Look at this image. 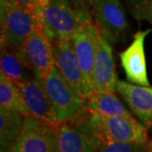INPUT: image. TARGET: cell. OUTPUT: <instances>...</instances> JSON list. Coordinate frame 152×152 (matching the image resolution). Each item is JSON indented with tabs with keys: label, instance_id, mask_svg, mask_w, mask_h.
<instances>
[{
	"label": "cell",
	"instance_id": "cell-2",
	"mask_svg": "<svg viewBox=\"0 0 152 152\" xmlns=\"http://www.w3.org/2000/svg\"><path fill=\"white\" fill-rule=\"evenodd\" d=\"M73 121L86 134L88 142L97 139L145 145L149 140L146 127L133 117L104 116L88 109L87 115L84 116L82 110Z\"/></svg>",
	"mask_w": 152,
	"mask_h": 152
},
{
	"label": "cell",
	"instance_id": "cell-22",
	"mask_svg": "<svg viewBox=\"0 0 152 152\" xmlns=\"http://www.w3.org/2000/svg\"><path fill=\"white\" fill-rule=\"evenodd\" d=\"M72 1H74L77 4L82 6L84 8H86V9L89 10L90 8L92 7L93 2L95 0H72Z\"/></svg>",
	"mask_w": 152,
	"mask_h": 152
},
{
	"label": "cell",
	"instance_id": "cell-16",
	"mask_svg": "<svg viewBox=\"0 0 152 152\" xmlns=\"http://www.w3.org/2000/svg\"><path fill=\"white\" fill-rule=\"evenodd\" d=\"M86 106L91 112L104 116L133 117L114 93H94L86 99Z\"/></svg>",
	"mask_w": 152,
	"mask_h": 152
},
{
	"label": "cell",
	"instance_id": "cell-25",
	"mask_svg": "<svg viewBox=\"0 0 152 152\" xmlns=\"http://www.w3.org/2000/svg\"><path fill=\"white\" fill-rule=\"evenodd\" d=\"M1 152H13L12 147L9 148H1Z\"/></svg>",
	"mask_w": 152,
	"mask_h": 152
},
{
	"label": "cell",
	"instance_id": "cell-10",
	"mask_svg": "<svg viewBox=\"0 0 152 152\" xmlns=\"http://www.w3.org/2000/svg\"><path fill=\"white\" fill-rule=\"evenodd\" d=\"M26 104L30 116L48 124H59L42 81L37 78L18 85Z\"/></svg>",
	"mask_w": 152,
	"mask_h": 152
},
{
	"label": "cell",
	"instance_id": "cell-24",
	"mask_svg": "<svg viewBox=\"0 0 152 152\" xmlns=\"http://www.w3.org/2000/svg\"><path fill=\"white\" fill-rule=\"evenodd\" d=\"M145 149L147 152H152V140H148L145 145Z\"/></svg>",
	"mask_w": 152,
	"mask_h": 152
},
{
	"label": "cell",
	"instance_id": "cell-19",
	"mask_svg": "<svg viewBox=\"0 0 152 152\" xmlns=\"http://www.w3.org/2000/svg\"><path fill=\"white\" fill-rule=\"evenodd\" d=\"M89 143L95 147L97 152H140L145 149V145H141L97 139H91Z\"/></svg>",
	"mask_w": 152,
	"mask_h": 152
},
{
	"label": "cell",
	"instance_id": "cell-6",
	"mask_svg": "<svg viewBox=\"0 0 152 152\" xmlns=\"http://www.w3.org/2000/svg\"><path fill=\"white\" fill-rule=\"evenodd\" d=\"M92 15L101 35L109 42L124 41L129 31V22L120 0H95Z\"/></svg>",
	"mask_w": 152,
	"mask_h": 152
},
{
	"label": "cell",
	"instance_id": "cell-5",
	"mask_svg": "<svg viewBox=\"0 0 152 152\" xmlns=\"http://www.w3.org/2000/svg\"><path fill=\"white\" fill-rule=\"evenodd\" d=\"M100 37L96 25L91 21L80 29L71 40L81 69L86 100L95 93L93 76Z\"/></svg>",
	"mask_w": 152,
	"mask_h": 152
},
{
	"label": "cell",
	"instance_id": "cell-9",
	"mask_svg": "<svg viewBox=\"0 0 152 152\" xmlns=\"http://www.w3.org/2000/svg\"><path fill=\"white\" fill-rule=\"evenodd\" d=\"M151 31V29H149L138 31L134 35L132 43L119 53L121 64L128 80L132 84L151 86L147 75L145 40Z\"/></svg>",
	"mask_w": 152,
	"mask_h": 152
},
{
	"label": "cell",
	"instance_id": "cell-26",
	"mask_svg": "<svg viewBox=\"0 0 152 152\" xmlns=\"http://www.w3.org/2000/svg\"><path fill=\"white\" fill-rule=\"evenodd\" d=\"M140 152H147V151H145V149H144V150H142V151Z\"/></svg>",
	"mask_w": 152,
	"mask_h": 152
},
{
	"label": "cell",
	"instance_id": "cell-8",
	"mask_svg": "<svg viewBox=\"0 0 152 152\" xmlns=\"http://www.w3.org/2000/svg\"><path fill=\"white\" fill-rule=\"evenodd\" d=\"M20 49L35 77L42 81L55 65L53 43L37 27Z\"/></svg>",
	"mask_w": 152,
	"mask_h": 152
},
{
	"label": "cell",
	"instance_id": "cell-20",
	"mask_svg": "<svg viewBox=\"0 0 152 152\" xmlns=\"http://www.w3.org/2000/svg\"><path fill=\"white\" fill-rule=\"evenodd\" d=\"M128 9L137 20L152 25V0H128Z\"/></svg>",
	"mask_w": 152,
	"mask_h": 152
},
{
	"label": "cell",
	"instance_id": "cell-4",
	"mask_svg": "<svg viewBox=\"0 0 152 152\" xmlns=\"http://www.w3.org/2000/svg\"><path fill=\"white\" fill-rule=\"evenodd\" d=\"M59 123L70 122L86 107V100L77 94L53 66L42 80Z\"/></svg>",
	"mask_w": 152,
	"mask_h": 152
},
{
	"label": "cell",
	"instance_id": "cell-17",
	"mask_svg": "<svg viewBox=\"0 0 152 152\" xmlns=\"http://www.w3.org/2000/svg\"><path fill=\"white\" fill-rule=\"evenodd\" d=\"M0 107L18 113L24 117L30 116L19 86L2 70L0 71Z\"/></svg>",
	"mask_w": 152,
	"mask_h": 152
},
{
	"label": "cell",
	"instance_id": "cell-14",
	"mask_svg": "<svg viewBox=\"0 0 152 152\" xmlns=\"http://www.w3.org/2000/svg\"><path fill=\"white\" fill-rule=\"evenodd\" d=\"M1 70L17 86L36 78L19 48L1 49Z\"/></svg>",
	"mask_w": 152,
	"mask_h": 152
},
{
	"label": "cell",
	"instance_id": "cell-3",
	"mask_svg": "<svg viewBox=\"0 0 152 152\" xmlns=\"http://www.w3.org/2000/svg\"><path fill=\"white\" fill-rule=\"evenodd\" d=\"M0 20L1 49L20 48L38 27L32 10L4 0L0 3Z\"/></svg>",
	"mask_w": 152,
	"mask_h": 152
},
{
	"label": "cell",
	"instance_id": "cell-11",
	"mask_svg": "<svg viewBox=\"0 0 152 152\" xmlns=\"http://www.w3.org/2000/svg\"><path fill=\"white\" fill-rule=\"evenodd\" d=\"M95 93H115L118 91V77L115 70L113 48L102 35L98 42L94 68Z\"/></svg>",
	"mask_w": 152,
	"mask_h": 152
},
{
	"label": "cell",
	"instance_id": "cell-12",
	"mask_svg": "<svg viewBox=\"0 0 152 152\" xmlns=\"http://www.w3.org/2000/svg\"><path fill=\"white\" fill-rule=\"evenodd\" d=\"M118 91L142 124L152 128V87L118 80Z\"/></svg>",
	"mask_w": 152,
	"mask_h": 152
},
{
	"label": "cell",
	"instance_id": "cell-15",
	"mask_svg": "<svg viewBox=\"0 0 152 152\" xmlns=\"http://www.w3.org/2000/svg\"><path fill=\"white\" fill-rule=\"evenodd\" d=\"M59 152H82L88 139L75 124L59 123L54 125Z\"/></svg>",
	"mask_w": 152,
	"mask_h": 152
},
{
	"label": "cell",
	"instance_id": "cell-18",
	"mask_svg": "<svg viewBox=\"0 0 152 152\" xmlns=\"http://www.w3.org/2000/svg\"><path fill=\"white\" fill-rule=\"evenodd\" d=\"M23 115L0 107V145L1 148L12 147L23 128Z\"/></svg>",
	"mask_w": 152,
	"mask_h": 152
},
{
	"label": "cell",
	"instance_id": "cell-1",
	"mask_svg": "<svg viewBox=\"0 0 152 152\" xmlns=\"http://www.w3.org/2000/svg\"><path fill=\"white\" fill-rule=\"evenodd\" d=\"M33 11L38 27L53 44L71 41L80 29L91 21L89 10L72 0H40Z\"/></svg>",
	"mask_w": 152,
	"mask_h": 152
},
{
	"label": "cell",
	"instance_id": "cell-23",
	"mask_svg": "<svg viewBox=\"0 0 152 152\" xmlns=\"http://www.w3.org/2000/svg\"><path fill=\"white\" fill-rule=\"evenodd\" d=\"M82 152H97V151H96V150L95 149V147L93 146L91 144L88 143V144H87V145L85 147L84 151H83Z\"/></svg>",
	"mask_w": 152,
	"mask_h": 152
},
{
	"label": "cell",
	"instance_id": "cell-13",
	"mask_svg": "<svg viewBox=\"0 0 152 152\" xmlns=\"http://www.w3.org/2000/svg\"><path fill=\"white\" fill-rule=\"evenodd\" d=\"M54 63L61 75L77 94L85 98L81 69L71 41L53 44Z\"/></svg>",
	"mask_w": 152,
	"mask_h": 152
},
{
	"label": "cell",
	"instance_id": "cell-7",
	"mask_svg": "<svg viewBox=\"0 0 152 152\" xmlns=\"http://www.w3.org/2000/svg\"><path fill=\"white\" fill-rule=\"evenodd\" d=\"M13 152H59L54 125L33 117H25L21 133Z\"/></svg>",
	"mask_w": 152,
	"mask_h": 152
},
{
	"label": "cell",
	"instance_id": "cell-21",
	"mask_svg": "<svg viewBox=\"0 0 152 152\" xmlns=\"http://www.w3.org/2000/svg\"><path fill=\"white\" fill-rule=\"evenodd\" d=\"M4 1H7L9 3H11V4L26 7V8H29L32 10L40 3V0H4Z\"/></svg>",
	"mask_w": 152,
	"mask_h": 152
}]
</instances>
